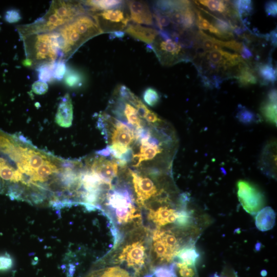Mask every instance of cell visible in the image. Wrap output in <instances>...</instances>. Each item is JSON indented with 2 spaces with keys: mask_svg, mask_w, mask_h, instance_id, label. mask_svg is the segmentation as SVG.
I'll return each mask as SVG.
<instances>
[{
  "mask_svg": "<svg viewBox=\"0 0 277 277\" xmlns=\"http://www.w3.org/2000/svg\"><path fill=\"white\" fill-rule=\"evenodd\" d=\"M32 90L36 94L43 95L47 92L48 85L46 83L38 80L33 83Z\"/></svg>",
  "mask_w": 277,
  "mask_h": 277,
  "instance_id": "cell-40",
  "label": "cell"
},
{
  "mask_svg": "<svg viewBox=\"0 0 277 277\" xmlns=\"http://www.w3.org/2000/svg\"><path fill=\"white\" fill-rule=\"evenodd\" d=\"M101 116L110 126V133L105 136L107 140L110 137L108 146L111 150V155L116 160H119L131 149V145L135 142V130L108 114H103Z\"/></svg>",
  "mask_w": 277,
  "mask_h": 277,
  "instance_id": "cell-5",
  "label": "cell"
},
{
  "mask_svg": "<svg viewBox=\"0 0 277 277\" xmlns=\"http://www.w3.org/2000/svg\"><path fill=\"white\" fill-rule=\"evenodd\" d=\"M210 277H234V275L231 274H227L226 273L221 274L220 275L215 273L212 275H211Z\"/></svg>",
  "mask_w": 277,
  "mask_h": 277,
  "instance_id": "cell-48",
  "label": "cell"
},
{
  "mask_svg": "<svg viewBox=\"0 0 277 277\" xmlns=\"http://www.w3.org/2000/svg\"><path fill=\"white\" fill-rule=\"evenodd\" d=\"M266 38L269 39L272 45L274 47L276 46V29L271 31L270 33L266 35Z\"/></svg>",
  "mask_w": 277,
  "mask_h": 277,
  "instance_id": "cell-46",
  "label": "cell"
},
{
  "mask_svg": "<svg viewBox=\"0 0 277 277\" xmlns=\"http://www.w3.org/2000/svg\"><path fill=\"white\" fill-rule=\"evenodd\" d=\"M106 205L119 224L125 225L141 219L138 210L134 205L132 195L125 186L112 187L106 194Z\"/></svg>",
  "mask_w": 277,
  "mask_h": 277,
  "instance_id": "cell-4",
  "label": "cell"
},
{
  "mask_svg": "<svg viewBox=\"0 0 277 277\" xmlns=\"http://www.w3.org/2000/svg\"><path fill=\"white\" fill-rule=\"evenodd\" d=\"M125 32L138 41L149 45L152 44L158 35V30L138 24H129Z\"/></svg>",
  "mask_w": 277,
  "mask_h": 277,
  "instance_id": "cell-17",
  "label": "cell"
},
{
  "mask_svg": "<svg viewBox=\"0 0 277 277\" xmlns=\"http://www.w3.org/2000/svg\"><path fill=\"white\" fill-rule=\"evenodd\" d=\"M130 20L136 24L153 25L154 23L152 13L147 4L142 1H130L127 2Z\"/></svg>",
  "mask_w": 277,
  "mask_h": 277,
  "instance_id": "cell-13",
  "label": "cell"
},
{
  "mask_svg": "<svg viewBox=\"0 0 277 277\" xmlns=\"http://www.w3.org/2000/svg\"><path fill=\"white\" fill-rule=\"evenodd\" d=\"M239 53L240 54L239 55L242 59L243 58L242 60L244 61V60L248 61L253 56L250 48L244 43H242V47Z\"/></svg>",
  "mask_w": 277,
  "mask_h": 277,
  "instance_id": "cell-44",
  "label": "cell"
},
{
  "mask_svg": "<svg viewBox=\"0 0 277 277\" xmlns=\"http://www.w3.org/2000/svg\"><path fill=\"white\" fill-rule=\"evenodd\" d=\"M232 4L240 18L250 15L253 11V4L251 1H234Z\"/></svg>",
  "mask_w": 277,
  "mask_h": 277,
  "instance_id": "cell-32",
  "label": "cell"
},
{
  "mask_svg": "<svg viewBox=\"0 0 277 277\" xmlns=\"http://www.w3.org/2000/svg\"><path fill=\"white\" fill-rule=\"evenodd\" d=\"M73 120V106L71 99L68 93L62 98L55 114V121L62 127L68 128L71 126Z\"/></svg>",
  "mask_w": 277,
  "mask_h": 277,
  "instance_id": "cell-16",
  "label": "cell"
},
{
  "mask_svg": "<svg viewBox=\"0 0 277 277\" xmlns=\"http://www.w3.org/2000/svg\"><path fill=\"white\" fill-rule=\"evenodd\" d=\"M84 8L92 13L115 8L121 6L123 1L117 0H90L81 2Z\"/></svg>",
  "mask_w": 277,
  "mask_h": 277,
  "instance_id": "cell-22",
  "label": "cell"
},
{
  "mask_svg": "<svg viewBox=\"0 0 277 277\" xmlns=\"http://www.w3.org/2000/svg\"><path fill=\"white\" fill-rule=\"evenodd\" d=\"M262 167L272 168L273 170L276 167V145L274 142L266 146L262 154Z\"/></svg>",
  "mask_w": 277,
  "mask_h": 277,
  "instance_id": "cell-27",
  "label": "cell"
},
{
  "mask_svg": "<svg viewBox=\"0 0 277 277\" xmlns=\"http://www.w3.org/2000/svg\"><path fill=\"white\" fill-rule=\"evenodd\" d=\"M202 55H205L208 62L213 64L217 68L223 67L224 69L235 67L243 61L239 54L222 50L205 52Z\"/></svg>",
  "mask_w": 277,
  "mask_h": 277,
  "instance_id": "cell-14",
  "label": "cell"
},
{
  "mask_svg": "<svg viewBox=\"0 0 277 277\" xmlns=\"http://www.w3.org/2000/svg\"><path fill=\"white\" fill-rule=\"evenodd\" d=\"M143 98L148 105L153 107L159 103L160 96L159 93L155 89L149 87L144 91Z\"/></svg>",
  "mask_w": 277,
  "mask_h": 277,
  "instance_id": "cell-35",
  "label": "cell"
},
{
  "mask_svg": "<svg viewBox=\"0 0 277 277\" xmlns=\"http://www.w3.org/2000/svg\"><path fill=\"white\" fill-rule=\"evenodd\" d=\"M222 47L223 48L226 47L229 48L239 53L242 47V43L235 40L226 42L222 41Z\"/></svg>",
  "mask_w": 277,
  "mask_h": 277,
  "instance_id": "cell-45",
  "label": "cell"
},
{
  "mask_svg": "<svg viewBox=\"0 0 277 277\" xmlns=\"http://www.w3.org/2000/svg\"><path fill=\"white\" fill-rule=\"evenodd\" d=\"M199 258L200 253L193 241L189 242L183 246L177 251L174 257L178 260L179 263L195 266Z\"/></svg>",
  "mask_w": 277,
  "mask_h": 277,
  "instance_id": "cell-18",
  "label": "cell"
},
{
  "mask_svg": "<svg viewBox=\"0 0 277 277\" xmlns=\"http://www.w3.org/2000/svg\"><path fill=\"white\" fill-rule=\"evenodd\" d=\"M13 265V260L7 253L0 254V271L10 270Z\"/></svg>",
  "mask_w": 277,
  "mask_h": 277,
  "instance_id": "cell-38",
  "label": "cell"
},
{
  "mask_svg": "<svg viewBox=\"0 0 277 277\" xmlns=\"http://www.w3.org/2000/svg\"><path fill=\"white\" fill-rule=\"evenodd\" d=\"M56 31L59 35L62 58L68 59L86 42L102 34L89 14L81 15Z\"/></svg>",
  "mask_w": 277,
  "mask_h": 277,
  "instance_id": "cell-2",
  "label": "cell"
},
{
  "mask_svg": "<svg viewBox=\"0 0 277 277\" xmlns=\"http://www.w3.org/2000/svg\"><path fill=\"white\" fill-rule=\"evenodd\" d=\"M66 71L65 61L60 59L54 62L53 75V78L60 81L63 79Z\"/></svg>",
  "mask_w": 277,
  "mask_h": 277,
  "instance_id": "cell-37",
  "label": "cell"
},
{
  "mask_svg": "<svg viewBox=\"0 0 277 277\" xmlns=\"http://www.w3.org/2000/svg\"><path fill=\"white\" fill-rule=\"evenodd\" d=\"M132 183L136 196V202L140 206H144L146 201L163 192L159 190L153 182L149 177L130 170Z\"/></svg>",
  "mask_w": 277,
  "mask_h": 277,
  "instance_id": "cell-11",
  "label": "cell"
},
{
  "mask_svg": "<svg viewBox=\"0 0 277 277\" xmlns=\"http://www.w3.org/2000/svg\"><path fill=\"white\" fill-rule=\"evenodd\" d=\"M236 186L239 202L247 213L254 215L264 207L265 197L258 187L244 180H239Z\"/></svg>",
  "mask_w": 277,
  "mask_h": 277,
  "instance_id": "cell-8",
  "label": "cell"
},
{
  "mask_svg": "<svg viewBox=\"0 0 277 277\" xmlns=\"http://www.w3.org/2000/svg\"><path fill=\"white\" fill-rule=\"evenodd\" d=\"M83 75L80 72L73 70H67L65 77V83L69 87L76 88L82 85Z\"/></svg>",
  "mask_w": 277,
  "mask_h": 277,
  "instance_id": "cell-33",
  "label": "cell"
},
{
  "mask_svg": "<svg viewBox=\"0 0 277 277\" xmlns=\"http://www.w3.org/2000/svg\"><path fill=\"white\" fill-rule=\"evenodd\" d=\"M197 43L199 44L204 52L212 50L215 38L205 34L200 30L196 34Z\"/></svg>",
  "mask_w": 277,
  "mask_h": 277,
  "instance_id": "cell-34",
  "label": "cell"
},
{
  "mask_svg": "<svg viewBox=\"0 0 277 277\" xmlns=\"http://www.w3.org/2000/svg\"><path fill=\"white\" fill-rule=\"evenodd\" d=\"M96 153L104 156H108L111 155V150L109 147L108 146L106 148L96 151Z\"/></svg>",
  "mask_w": 277,
  "mask_h": 277,
  "instance_id": "cell-47",
  "label": "cell"
},
{
  "mask_svg": "<svg viewBox=\"0 0 277 277\" xmlns=\"http://www.w3.org/2000/svg\"><path fill=\"white\" fill-rule=\"evenodd\" d=\"M23 41L26 58L25 67L39 66L63 59L59 35L56 31L38 33L21 37Z\"/></svg>",
  "mask_w": 277,
  "mask_h": 277,
  "instance_id": "cell-3",
  "label": "cell"
},
{
  "mask_svg": "<svg viewBox=\"0 0 277 277\" xmlns=\"http://www.w3.org/2000/svg\"><path fill=\"white\" fill-rule=\"evenodd\" d=\"M58 171L57 166L48 159L34 172L31 177L33 185L34 184V182L39 181L42 182L47 180L50 175L57 172Z\"/></svg>",
  "mask_w": 277,
  "mask_h": 277,
  "instance_id": "cell-24",
  "label": "cell"
},
{
  "mask_svg": "<svg viewBox=\"0 0 277 277\" xmlns=\"http://www.w3.org/2000/svg\"><path fill=\"white\" fill-rule=\"evenodd\" d=\"M235 77L243 87L255 84L258 81L254 71L244 61L239 65L238 73Z\"/></svg>",
  "mask_w": 277,
  "mask_h": 277,
  "instance_id": "cell-21",
  "label": "cell"
},
{
  "mask_svg": "<svg viewBox=\"0 0 277 277\" xmlns=\"http://www.w3.org/2000/svg\"><path fill=\"white\" fill-rule=\"evenodd\" d=\"M87 277H131L124 269L113 266L91 272Z\"/></svg>",
  "mask_w": 277,
  "mask_h": 277,
  "instance_id": "cell-26",
  "label": "cell"
},
{
  "mask_svg": "<svg viewBox=\"0 0 277 277\" xmlns=\"http://www.w3.org/2000/svg\"><path fill=\"white\" fill-rule=\"evenodd\" d=\"M260 110L267 122L276 125V101L267 98L261 104Z\"/></svg>",
  "mask_w": 277,
  "mask_h": 277,
  "instance_id": "cell-25",
  "label": "cell"
},
{
  "mask_svg": "<svg viewBox=\"0 0 277 277\" xmlns=\"http://www.w3.org/2000/svg\"><path fill=\"white\" fill-rule=\"evenodd\" d=\"M116 97L113 100L110 107L112 112L119 118L125 120L127 125L134 130L145 127V123L140 116L136 108L115 92Z\"/></svg>",
  "mask_w": 277,
  "mask_h": 277,
  "instance_id": "cell-10",
  "label": "cell"
},
{
  "mask_svg": "<svg viewBox=\"0 0 277 277\" xmlns=\"http://www.w3.org/2000/svg\"><path fill=\"white\" fill-rule=\"evenodd\" d=\"M179 211L166 206H161L156 209H150L148 214L149 220L157 226L162 227L175 223Z\"/></svg>",
  "mask_w": 277,
  "mask_h": 277,
  "instance_id": "cell-15",
  "label": "cell"
},
{
  "mask_svg": "<svg viewBox=\"0 0 277 277\" xmlns=\"http://www.w3.org/2000/svg\"><path fill=\"white\" fill-rule=\"evenodd\" d=\"M122 6L91 13L102 33L112 34L125 31L130 17Z\"/></svg>",
  "mask_w": 277,
  "mask_h": 277,
  "instance_id": "cell-7",
  "label": "cell"
},
{
  "mask_svg": "<svg viewBox=\"0 0 277 277\" xmlns=\"http://www.w3.org/2000/svg\"><path fill=\"white\" fill-rule=\"evenodd\" d=\"M148 46L150 47V49L164 66H172L188 60L179 41L173 38L167 31L158 30V35L154 41Z\"/></svg>",
  "mask_w": 277,
  "mask_h": 277,
  "instance_id": "cell-6",
  "label": "cell"
},
{
  "mask_svg": "<svg viewBox=\"0 0 277 277\" xmlns=\"http://www.w3.org/2000/svg\"><path fill=\"white\" fill-rule=\"evenodd\" d=\"M236 117L241 123L245 124H250L260 121V117L251 110L243 105H238Z\"/></svg>",
  "mask_w": 277,
  "mask_h": 277,
  "instance_id": "cell-28",
  "label": "cell"
},
{
  "mask_svg": "<svg viewBox=\"0 0 277 277\" xmlns=\"http://www.w3.org/2000/svg\"><path fill=\"white\" fill-rule=\"evenodd\" d=\"M196 24L201 30H209L212 24L205 18L198 11H196Z\"/></svg>",
  "mask_w": 277,
  "mask_h": 277,
  "instance_id": "cell-41",
  "label": "cell"
},
{
  "mask_svg": "<svg viewBox=\"0 0 277 277\" xmlns=\"http://www.w3.org/2000/svg\"><path fill=\"white\" fill-rule=\"evenodd\" d=\"M256 70L262 84H273L276 81V71L271 63L259 64Z\"/></svg>",
  "mask_w": 277,
  "mask_h": 277,
  "instance_id": "cell-23",
  "label": "cell"
},
{
  "mask_svg": "<svg viewBox=\"0 0 277 277\" xmlns=\"http://www.w3.org/2000/svg\"><path fill=\"white\" fill-rule=\"evenodd\" d=\"M197 2L211 11L222 14L224 15H229L231 17L239 16L235 9H231L230 3L228 1L202 0L198 1Z\"/></svg>",
  "mask_w": 277,
  "mask_h": 277,
  "instance_id": "cell-20",
  "label": "cell"
},
{
  "mask_svg": "<svg viewBox=\"0 0 277 277\" xmlns=\"http://www.w3.org/2000/svg\"><path fill=\"white\" fill-rule=\"evenodd\" d=\"M143 118L148 123L152 124L162 122V121L156 113L149 109L146 111Z\"/></svg>",
  "mask_w": 277,
  "mask_h": 277,
  "instance_id": "cell-43",
  "label": "cell"
},
{
  "mask_svg": "<svg viewBox=\"0 0 277 277\" xmlns=\"http://www.w3.org/2000/svg\"><path fill=\"white\" fill-rule=\"evenodd\" d=\"M174 264L176 277H199L195 265H189L179 262Z\"/></svg>",
  "mask_w": 277,
  "mask_h": 277,
  "instance_id": "cell-29",
  "label": "cell"
},
{
  "mask_svg": "<svg viewBox=\"0 0 277 277\" xmlns=\"http://www.w3.org/2000/svg\"><path fill=\"white\" fill-rule=\"evenodd\" d=\"M154 275L155 277H176L174 271V264L157 267L154 270Z\"/></svg>",
  "mask_w": 277,
  "mask_h": 277,
  "instance_id": "cell-36",
  "label": "cell"
},
{
  "mask_svg": "<svg viewBox=\"0 0 277 277\" xmlns=\"http://www.w3.org/2000/svg\"><path fill=\"white\" fill-rule=\"evenodd\" d=\"M275 221V213L270 207H265L258 212L255 217L256 228L261 231L271 229Z\"/></svg>",
  "mask_w": 277,
  "mask_h": 277,
  "instance_id": "cell-19",
  "label": "cell"
},
{
  "mask_svg": "<svg viewBox=\"0 0 277 277\" xmlns=\"http://www.w3.org/2000/svg\"><path fill=\"white\" fill-rule=\"evenodd\" d=\"M265 10L268 16L276 17L277 3L276 1H269L265 4Z\"/></svg>",
  "mask_w": 277,
  "mask_h": 277,
  "instance_id": "cell-42",
  "label": "cell"
},
{
  "mask_svg": "<svg viewBox=\"0 0 277 277\" xmlns=\"http://www.w3.org/2000/svg\"><path fill=\"white\" fill-rule=\"evenodd\" d=\"M147 258V248L142 240L127 244L118 257L120 262L125 263L127 266L133 268L135 273H139L145 265Z\"/></svg>",
  "mask_w": 277,
  "mask_h": 277,
  "instance_id": "cell-9",
  "label": "cell"
},
{
  "mask_svg": "<svg viewBox=\"0 0 277 277\" xmlns=\"http://www.w3.org/2000/svg\"><path fill=\"white\" fill-rule=\"evenodd\" d=\"M90 166V169L95 173L104 184L112 186V182L118 172L117 160H109L103 156L96 157Z\"/></svg>",
  "mask_w": 277,
  "mask_h": 277,
  "instance_id": "cell-12",
  "label": "cell"
},
{
  "mask_svg": "<svg viewBox=\"0 0 277 277\" xmlns=\"http://www.w3.org/2000/svg\"><path fill=\"white\" fill-rule=\"evenodd\" d=\"M210 15L213 17V21L212 24L224 34L227 38L233 36L232 31L234 27L230 21L217 17L211 14Z\"/></svg>",
  "mask_w": 277,
  "mask_h": 277,
  "instance_id": "cell-30",
  "label": "cell"
},
{
  "mask_svg": "<svg viewBox=\"0 0 277 277\" xmlns=\"http://www.w3.org/2000/svg\"><path fill=\"white\" fill-rule=\"evenodd\" d=\"M54 63H45L38 66L37 71L39 81L49 82L53 80Z\"/></svg>",
  "mask_w": 277,
  "mask_h": 277,
  "instance_id": "cell-31",
  "label": "cell"
},
{
  "mask_svg": "<svg viewBox=\"0 0 277 277\" xmlns=\"http://www.w3.org/2000/svg\"><path fill=\"white\" fill-rule=\"evenodd\" d=\"M82 2L71 1H53L49 9L41 17L29 24L17 26L21 37L32 34L54 31L85 14Z\"/></svg>",
  "mask_w": 277,
  "mask_h": 277,
  "instance_id": "cell-1",
  "label": "cell"
},
{
  "mask_svg": "<svg viewBox=\"0 0 277 277\" xmlns=\"http://www.w3.org/2000/svg\"><path fill=\"white\" fill-rule=\"evenodd\" d=\"M4 18L7 23H14L19 21L22 19V16L19 10L13 9L6 12Z\"/></svg>",
  "mask_w": 277,
  "mask_h": 277,
  "instance_id": "cell-39",
  "label": "cell"
}]
</instances>
